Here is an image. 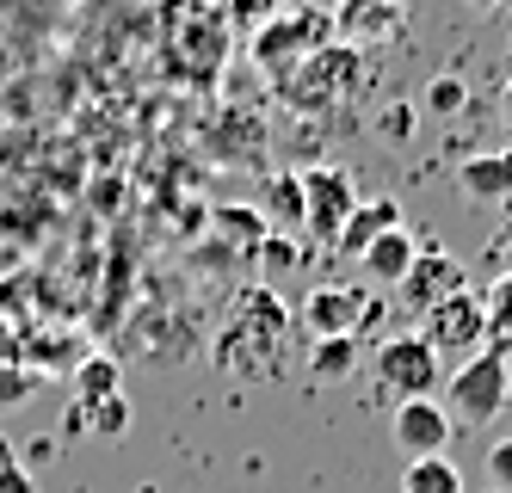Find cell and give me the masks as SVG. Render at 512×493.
I'll list each match as a JSON object with an SVG mask.
<instances>
[{
    "mask_svg": "<svg viewBox=\"0 0 512 493\" xmlns=\"http://www.w3.org/2000/svg\"><path fill=\"white\" fill-rule=\"evenodd\" d=\"M494 247H500V253H512V222H506V229L494 235Z\"/></svg>",
    "mask_w": 512,
    "mask_h": 493,
    "instance_id": "obj_23",
    "label": "cell"
},
{
    "mask_svg": "<svg viewBox=\"0 0 512 493\" xmlns=\"http://www.w3.org/2000/svg\"><path fill=\"white\" fill-rule=\"evenodd\" d=\"M105 401H124V370L105 352H87L75 364V407H105Z\"/></svg>",
    "mask_w": 512,
    "mask_h": 493,
    "instance_id": "obj_12",
    "label": "cell"
},
{
    "mask_svg": "<svg viewBox=\"0 0 512 493\" xmlns=\"http://www.w3.org/2000/svg\"><path fill=\"white\" fill-rule=\"evenodd\" d=\"M44 389V370H31V364H13V358H0V413H13L25 407L31 395Z\"/></svg>",
    "mask_w": 512,
    "mask_h": 493,
    "instance_id": "obj_16",
    "label": "cell"
},
{
    "mask_svg": "<svg viewBox=\"0 0 512 493\" xmlns=\"http://www.w3.org/2000/svg\"><path fill=\"white\" fill-rule=\"evenodd\" d=\"M401 493H463V475L451 457H420L401 469Z\"/></svg>",
    "mask_w": 512,
    "mask_h": 493,
    "instance_id": "obj_14",
    "label": "cell"
},
{
    "mask_svg": "<svg viewBox=\"0 0 512 493\" xmlns=\"http://www.w3.org/2000/svg\"><path fill=\"white\" fill-rule=\"evenodd\" d=\"M401 290V302H408L414 315H426L432 302H445L451 290H463V265L451 259V253H438V247H420V259H414V272L395 284Z\"/></svg>",
    "mask_w": 512,
    "mask_h": 493,
    "instance_id": "obj_7",
    "label": "cell"
},
{
    "mask_svg": "<svg viewBox=\"0 0 512 493\" xmlns=\"http://www.w3.org/2000/svg\"><path fill=\"white\" fill-rule=\"evenodd\" d=\"M210 358H216V370H223L229 383H247V389L284 383L290 364H297V315L284 309L278 290L253 284V290H241L229 302L223 327H216Z\"/></svg>",
    "mask_w": 512,
    "mask_h": 493,
    "instance_id": "obj_1",
    "label": "cell"
},
{
    "mask_svg": "<svg viewBox=\"0 0 512 493\" xmlns=\"http://www.w3.org/2000/svg\"><path fill=\"white\" fill-rule=\"evenodd\" d=\"M358 315H364V290H340V284H327L303 302V327L315 339H340V333L358 339Z\"/></svg>",
    "mask_w": 512,
    "mask_h": 493,
    "instance_id": "obj_8",
    "label": "cell"
},
{
    "mask_svg": "<svg viewBox=\"0 0 512 493\" xmlns=\"http://www.w3.org/2000/svg\"><path fill=\"white\" fill-rule=\"evenodd\" d=\"M352 210H358V185H352V173H340V167H315V173H303V222L315 229V241L334 247Z\"/></svg>",
    "mask_w": 512,
    "mask_h": 493,
    "instance_id": "obj_5",
    "label": "cell"
},
{
    "mask_svg": "<svg viewBox=\"0 0 512 493\" xmlns=\"http://www.w3.org/2000/svg\"><path fill=\"white\" fill-rule=\"evenodd\" d=\"M389 438H395V450H401L408 463L445 457V444H451V413H445V401H395Z\"/></svg>",
    "mask_w": 512,
    "mask_h": 493,
    "instance_id": "obj_6",
    "label": "cell"
},
{
    "mask_svg": "<svg viewBox=\"0 0 512 493\" xmlns=\"http://www.w3.org/2000/svg\"><path fill=\"white\" fill-rule=\"evenodd\" d=\"M130 426V401H105V407H75L68 413V432H99V438H118Z\"/></svg>",
    "mask_w": 512,
    "mask_h": 493,
    "instance_id": "obj_17",
    "label": "cell"
},
{
    "mask_svg": "<svg viewBox=\"0 0 512 493\" xmlns=\"http://www.w3.org/2000/svg\"><path fill=\"white\" fill-rule=\"evenodd\" d=\"M463 99H469V87L457 81V74H438V81L426 87V105L438 111V118H457V111H463Z\"/></svg>",
    "mask_w": 512,
    "mask_h": 493,
    "instance_id": "obj_18",
    "label": "cell"
},
{
    "mask_svg": "<svg viewBox=\"0 0 512 493\" xmlns=\"http://www.w3.org/2000/svg\"><path fill=\"white\" fill-rule=\"evenodd\" d=\"M358 339L352 333H340V339H315V346H309V376H315V383H346V376L358 370Z\"/></svg>",
    "mask_w": 512,
    "mask_h": 493,
    "instance_id": "obj_13",
    "label": "cell"
},
{
    "mask_svg": "<svg viewBox=\"0 0 512 493\" xmlns=\"http://www.w3.org/2000/svg\"><path fill=\"white\" fill-rule=\"evenodd\" d=\"M389 229H401V204L395 198H371V204H358L352 216H346V229H340V241H334V253H346V259H364Z\"/></svg>",
    "mask_w": 512,
    "mask_h": 493,
    "instance_id": "obj_9",
    "label": "cell"
},
{
    "mask_svg": "<svg viewBox=\"0 0 512 493\" xmlns=\"http://www.w3.org/2000/svg\"><path fill=\"white\" fill-rule=\"evenodd\" d=\"M512 401V352L500 346H482V352H469L457 370H451V383H445V413H451V426H494L500 413Z\"/></svg>",
    "mask_w": 512,
    "mask_h": 493,
    "instance_id": "obj_2",
    "label": "cell"
},
{
    "mask_svg": "<svg viewBox=\"0 0 512 493\" xmlns=\"http://www.w3.org/2000/svg\"><path fill=\"white\" fill-rule=\"evenodd\" d=\"M371 370L395 401H432V389L445 383V358H438L420 333H383Z\"/></svg>",
    "mask_w": 512,
    "mask_h": 493,
    "instance_id": "obj_3",
    "label": "cell"
},
{
    "mask_svg": "<svg viewBox=\"0 0 512 493\" xmlns=\"http://www.w3.org/2000/svg\"><path fill=\"white\" fill-rule=\"evenodd\" d=\"M457 185L475 204H506L512 198V148H500V155H469L457 167Z\"/></svg>",
    "mask_w": 512,
    "mask_h": 493,
    "instance_id": "obj_10",
    "label": "cell"
},
{
    "mask_svg": "<svg viewBox=\"0 0 512 493\" xmlns=\"http://www.w3.org/2000/svg\"><path fill=\"white\" fill-rule=\"evenodd\" d=\"M0 493H38V481H31V475L7 457V463H0Z\"/></svg>",
    "mask_w": 512,
    "mask_h": 493,
    "instance_id": "obj_21",
    "label": "cell"
},
{
    "mask_svg": "<svg viewBox=\"0 0 512 493\" xmlns=\"http://www.w3.org/2000/svg\"><path fill=\"white\" fill-rule=\"evenodd\" d=\"M482 315H488V346L512 352V272H500V278L482 290Z\"/></svg>",
    "mask_w": 512,
    "mask_h": 493,
    "instance_id": "obj_15",
    "label": "cell"
},
{
    "mask_svg": "<svg viewBox=\"0 0 512 493\" xmlns=\"http://www.w3.org/2000/svg\"><path fill=\"white\" fill-rule=\"evenodd\" d=\"M272 210L284 222H303V179H272Z\"/></svg>",
    "mask_w": 512,
    "mask_h": 493,
    "instance_id": "obj_19",
    "label": "cell"
},
{
    "mask_svg": "<svg viewBox=\"0 0 512 493\" xmlns=\"http://www.w3.org/2000/svg\"><path fill=\"white\" fill-rule=\"evenodd\" d=\"M500 118H506V130H512V81H506V93H500Z\"/></svg>",
    "mask_w": 512,
    "mask_h": 493,
    "instance_id": "obj_22",
    "label": "cell"
},
{
    "mask_svg": "<svg viewBox=\"0 0 512 493\" xmlns=\"http://www.w3.org/2000/svg\"><path fill=\"white\" fill-rule=\"evenodd\" d=\"M420 339L445 358V352H482L488 346V315H482V290H451L445 302H432V309L420 315Z\"/></svg>",
    "mask_w": 512,
    "mask_h": 493,
    "instance_id": "obj_4",
    "label": "cell"
},
{
    "mask_svg": "<svg viewBox=\"0 0 512 493\" xmlns=\"http://www.w3.org/2000/svg\"><path fill=\"white\" fill-rule=\"evenodd\" d=\"M414 259H420V247H414V235L408 229H389L371 253H364V278H371V284H401V278H408L414 272Z\"/></svg>",
    "mask_w": 512,
    "mask_h": 493,
    "instance_id": "obj_11",
    "label": "cell"
},
{
    "mask_svg": "<svg viewBox=\"0 0 512 493\" xmlns=\"http://www.w3.org/2000/svg\"><path fill=\"white\" fill-rule=\"evenodd\" d=\"M488 481H494V493H512V438L488 444Z\"/></svg>",
    "mask_w": 512,
    "mask_h": 493,
    "instance_id": "obj_20",
    "label": "cell"
}]
</instances>
